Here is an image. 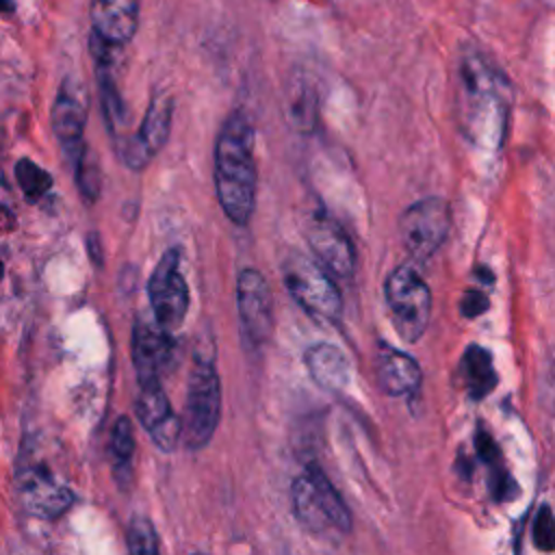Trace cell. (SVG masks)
I'll return each instance as SVG.
<instances>
[{"mask_svg": "<svg viewBox=\"0 0 555 555\" xmlns=\"http://www.w3.org/2000/svg\"><path fill=\"white\" fill-rule=\"evenodd\" d=\"M509 87L505 76L477 52L464 54L457 74V117L464 134L483 150L505 139Z\"/></svg>", "mask_w": 555, "mask_h": 555, "instance_id": "1", "label": "cell"}, {"mask_svg": "<svg viewBox=\"0 0 555 555\" xmlns=\"http://www.w3.org/2000/svg\"><path fill=\"white\" fill-rule=\"evenodd\" d=\"M2 275H4V264H2V260H0V280H2Z\"/></svg>", "mask_w": 555, "mask_h": 555, "instance_id": "30", "label": "cell"}, {"mask_svg": "<svg viewBox=\"0 0 555 555\" xmlns=\"http://www.w3.org/2000/svg\"><path fill=\"white\" fill-rule=\"evenodd\" d=\"M304 360H306L310 377L321 388L332 390V392L347 388V384L351 379V366H349L347 356L338 347H334L330 343L312 345L304 353Z\"/></svg>", "mask_w": 555, "mask_h": 555, "instance_id": "17", "label": "cell"}, {"mask_svg": "<svg viewBox=\"0 0 555 555\" xmlns=\"http://www.w3.org/2000/svg\"><path fill=\"white\" fill-rule=\"evenodd\" d=\"M89 113V93L80 78L67 76L59 85L56 100L52 106V130L63 145V150L69 154V158H76L82 143V130Z\"/></svg>", "mask_w": 555, "mask_h": 555, "instance_id": "9", "label": "cell"}, {"mask_svg": "<svg viewBox=\"0 0 555 555\" xmlns=\"http://www.w3.org/2000/svg\"><path fill=\"white\" fill-rule=\"evenodd\" d=\"M488 308V299L481 293H466L462 299L464 317H477Z\"/></svg>", "mask_w": 555, "mask_h": 555, "instance_id": "27", "label": "cell"}, {"mask_svg": "<svg viewBox=\"0 0 555 555\" xmlns=\"http://www.w3.org/2000/svg\"><path fill=\"white\" fill-rule=\"evenodd\" d=\"M236 306L245 336L262 345L271 334V293L260 271L243 269L236 278Z\"/></svg>", "mask_w": 555, "mask_h": 555, "instance_id": "11", "label": "cell"}, {"mask_svg": "<svg viewBox=\"0 0 555 555\" xmlns=\"http://www.w3.org/2000/svg\"><path fill=\"white\" fill-rule=\"evenodd\" d=\"M17 492L24 509L43 520L61 516L74 503V492L43 464H28L17 470Z\"/></svg>", "mask_w": 555, "mask_h": 555, "instance_id": "8", "label": "cell"}, {"mask_svg": "<svg viewBox=\"0 0 555 555\" xmlns=\"http://www.w3.org/2000/svg\"><path fill=\"white\" fill-rule=\"evenodd\" d=\"M286 117L301 132H310L317 124V93L301 76L288 85Z\"/></svg>", "mask_w": 555, "mask_h": 555, "instance_id": "21", "label": "cell"}, {"mask_svg": "<svg viewBox=\"0 0 555 555\" xmlns=\"http://www.w3.org/2000/svg\"><path fill=\"white\" fill-rule=\"evenodd\" d=\"M221 410V386L219 375L210 360L195 358L189 388H186V403L182 414V438L189 449H202L215 434L219 423Z\"/></svg>", "mask_w": 555, "mask_h": 555, "instance_id": "3", "label": "cell"}, {"mask_svg": "<svg viewBox=\"0 0 555 555\" xmlns=\"http://www.w3.org/2000/svg\"><path fill=\"white\" fill-rule=\"evenodd\" d=\"M132 362L139 375V382L160 377L163 369L173 358V338L156 319L137 317L132 327Z\"/></svg>", "mask_w": 555, "mask_h": 555, "instance_id": "14", "label": "cell"}, {"mask_svg": "<svg viewBox=\"0 0 555 555\" xmlns=\"http://www.w3.org/2000/svg\"><path fill=\"white\" fill-rule=\"evenodd\" d=\"M173 100L169 93H156L145 111L143 124L124 147V163L130 169H143L150 158L165 145L171 128Z\"/></svg>", "mask_w": 555, "mask_h": 555, "instance_id": "12", "label": "cell"}, {"mask_svg": "<svg viewBox=\"0 0 555 555\" xmlns=\"http://www.w3.org/2000/svg\"><path fill=\"white\" fill-rule=\"evenodd\" d=\"M548 403H551V414L555 418V362L548 366Z\"/></svg>", "mask_w": 555, "mask_h": 555, "instance_id": "28", "label": "cell"}, {"mask_svg": "<svg viewBox=\"0 0 555 555\" xmlns=\"http://www.w3.org/2000/svg\"><path fill=\"white\" fill-rule=\"evenodd\" d=\"M375 375L386 395H412L421 386V366L405 351L382 345L375 358Z\"/></svg>", "mask_w": 555, "mask_h": 555, "instance_id": "16", "label": "cell"}, {"mask_svg": "<svg viewBox=\"0 0 555 555\" xmlns=\"http://www.w3.org/2000/svg\"><path fill=\"white\" fill-rule=\"evenodd\" d=\"M533 542L542 551H555V518L548 505H542L533 520Z\"/></svg>", "mask_w": 555, "mask_h": 555, "instance_id": "26", "label": "cell"}, {"mask_svg": "<svg viewBox=\"0 0 555 555\" xmlns=\"http://www.w3.org/2000/svg\"><path fill=\"white\" fill-rule=\"evenodd\" d=\"M215 189L230 221L247 225L256 202L254 128L243 111L223 121L215 145Z\"/></svg>", "mask_w": 555, "mask_h": 555, "instance_id": "2", "label": "cell"}, {"mask_svg": "<svg viewBox=\"0 0 555 555\" xmlns=\"http://www.w3.org/2000/svg\"><path fill=\"white\" fill-rule=\"evenodd\" d=\"M91 26L100 39L124 46L139 26V0H91Z\"/></svg>", "mask_w": 555, "mask_h": 555, "instance_id": "15", "label": "cell"}, {"mask_svg": "<svg viewBox=\"0 0 555 555\" xmlns=\"http://www.w3.org/2000/svg\"><path fill=\"white\" fill-rule=\"evenodd\" d=\"M386 304L390 308L397 332L405 343H416L427 325L431 314V293L423 278L408 264L397 267L384 284Z\"/></svg>", "mask_w": 555, "mask_h": 555, "instance_id": "5", "label": "cell"}, {"mask_svg": "<svg viewBox=\"0 0 555 555\" xmlns=\"http://www.w3.org/2000/svg\"><path fill=\"white\" fill-rule=\"evenodd\" d=\"M15 178L28 202L41 199L52 189V176L30 158H20L15 163Z\"/></svg>", "mask_w": 555, "mask_h": 555, "instance_id": "22", "label": "cell"}, {"mask_svg": "<svg viewBox=\"0 0 555 555\" xmlns=\"http://www.w3.org/2000/svg\"><path fill=\"white\" fill-rule=\"evenodd\" d=\"M462 373H464V382H466V390L470 395V399L479 401L486 395H490L499 382V375L494 371L492 364V356L490 351H486L479 345H470L464 351L462 358Z\"/></svg>", "mask_w": 555, "mask_h": 555, "instance_id": "18", "label": "cell"}, {"mask_svg": "<svg viewBox=\"0 0 555 555\" xmlns=\"http://www.w3.org/2000/svg\"><path fill=\"white\" fill-rule=\"evenodd\" d=\"M111 453L117 470H126L134 453V434L128 416H119L111 429Z\"/></svg>", "mask_w": 555, "mask_h": 555, "instance_id": "23", "label": "cell"}, {"mask_svg": "<svg viewBox=\"0 0 555 555\" xmlns=\"http://www.w3.org/2000/svg\"><path fill=\"white\" fill-rule=\"evenodd\" d=\"M451 230V208L442 197H423L399 217V238L412 260L425 262Z\"/></svg>", "mask_w": 555, "mask_h": 555, "instance_id": "6", "label": "cell"}, {"mask_svg": "<svg viewBox=\"0 0 555 555\" xmlns=\"http://www.w3.org/2000/svg\"><path fill=\"white\" fill-rule=\"evenodd\" d=\"M158 379L160 377L141 382V390L137 399V416L141 425L147 429V434L152 436L154 444L160 451L171 453L182 436V421L176 416Z\"/></svg>", "mask_w": 555, "mask_h": 555, "instance_id": "10", "label": "cell"}, {"mask_svg": "<svg viewBox=\"0 0 555 555\" xmlns=\"http://www.w3.org/2000/svg\"><path fill=\"white\" fill-rule=\"evenodd\" d=\"M291 492H293V509H295L299 522L306 529H310L314 533H325V531L332 529V522H330L327 514L323 512V507L319 503V496L314 492L312 479H310V475L306 470L293 481V490Z\"/></svg>", "mask_w": 555, "mask_h": 555, "instance_id": "19", "label": "cell"}, {"mask_svg": "<svg viewBox=\"0 0 555 555\" xmlns=\"http://www.w3.org/2000/svg\"><path fill=\"white\" fill-rule=\"evenodd\" d=\"M11 0H0V11H11Z\"/></svg>", "mask_w": 555, "mask_h": 555, "instance_id": "29", "label": "cell"}, {"mask_svg": "<svg viewBox=\"0 0 555 555\" xmlns=\"http://www.w3.org/2000/svg\"><path fill=\"white\" fill-rule=\"evenodd\" d=\"M178 267L180 249L171 247L163 254L147 282L152 314L171 334L182 325L189 310V286Z\"/></svg>", "mask_w": 555, "mask_h": 555, "instance_id": "7", "label": "cell"}, {"mask_svg": "<svg viewBox=\"0 0 555 555\" xmlns=\"http://www.w3.org/2000/svg\"><path fill=\"white\" fill-rule=\"evenodd\" d=\"M308 243L317 260L336 278H351L356 267V251L347 232L325 212H317L306 230Z\"/></svg>", "mask_w": 555, "mask_h": 555, "instance_id": "13", "label": "cell"}, {"mask_svg": "<svg viewBox=\"0 0 555 555\" xmlns=\"http://www.w3.org/2000/svg\"><path fill=\"white\" fill-rule=\"evenodd\" d=\"M76 160V184L80 193L85 195L87 202H93L100 193V171H98V160L91 154V150L85 145L80 154L74 158Z\"/></svg>", "mask_w": 555, "mask_h": 555, "instance_id": "25", "label": "cell"}, {"mask_svg": "<svg viewBox=\"0 0 555 555\" xmlns=\"http://www.w3.org/2000/svg\"><path fill=\"white\" fill-rule=\"evenodd\" d=\"M306 473L312 479L314 492L319 496V503H321L323 512L327 514V518L332 522V529L338 531V533H347L351 529V514H349L347 505L343 503L340 494L336 492V488L332 486V481L325 477V473L317 464H308Z\"/></svg>", "mask_w": 555, "mask_h": 555, "instance_id": "20", "label": "cell"}, {"mask_svg": "<svg viewBox=\"0 0 555 555\" xmlns=\"http://www.w3.org/2000/svg\"><path fill=\"white\" fill-rule=\"evenodd\" d=\"M282 275L291 297L310 317L321 321L338 319L343 308L340 293L319 262L301 254H291L282 264Z\"/></svg>", "mask_w": 555, "mask_h": 555, "instance_id": "4", "label": "cell"}, {"mask_svg": "<svg viewBox=\"0 0 555 555\" xmlns=\"http://www.w3.org/2000/svg\"><path fill=\"white\" fill-rule=\"evenodd\" d=\"M126 542H128L130 553H137V555L158 553V535L154 531V525L145 516H134L130 520Z\"/></svg>", "mask_w": 555, "mask_h": 555, "instance_id": "24", "label": "cell"}]
</instances>
